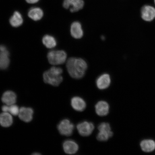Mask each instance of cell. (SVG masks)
Wrapping results in <instances>:
<instances>
[{
  "instance_id": "cell-1",
  "label": "cell",
  "mask_w": 155,
  "mask_h": 155,
  "mask_svg": "<svg viewBox=\"0 0 155 155\" xmlns=\"http://www.w3.org/2000/svg\"><path fill=\"white\" fill-rule=\"evenodd\" d=\"M66 67L68 72L71 77L80 79L84 76L88 65L86 61L82 59L73 57L67 60Z\"/></svg>"
},
{
  "instance_id": "cell-2",
  "label": "cell",
  "mask_w": 155,
  "mask_h": 155,
  "mask_svg": "<svg viewBox=\"0 0 155 155\" xmlns=\"http://www.w3.org/2000/svg\"><path fill=\"white\" fill-rule=\"evenodd\" d=\"M63 72L61 68L53 67L45 72L43 74L44 82L54 86H58L62 82Z\"/></svg>"
},
{
  "instance_id": "cell-3",
  "label": "cell",
  "mask_w": 155,
  "mask_h": 155,
  "mask_svg": "<svg viewBox=\"0 0 155 155\" xmlns=\"http://www.w3.org/2000/svg\"><path fill=\"white\" fill-rule=\"evenodd\" d=\"M47 57L48 61L51 64L59 65L66 61L67 54L63 50H53L48 53Z\"/></svg>"
},
{
  "instance_id": "cell-4",
  "label": "cell",
  "mask_w": 155,
  "mask_h": 155,
  "mask_svg": "<svg viewBox=\"0 0 155 155\" xmlns=\"http://www.w3.org/2000/svg\"><path fill=\"white\" fill-rule=\"evenodd\" d=\"M98 129L99 133L97 135V139L98 141H107L113 135L111 126L109 123L104 122L101 123L98 126Z\"/></svg>"
},
{
  "instance_id": "cell-5",
  "label": "cell",
  "mask_w": 155,
  "mask_h": 155,
  "mask_svg": "<svg viewBox=\"0 0 155 155\" xmlns=\"http://www.w3.org/2000/svg\"><path fill=\"white\" fill-rule=\"evenodd\" d=\"M58 129L61 135L69 137L72 134L74 126L69 120L65 119L60 122L58 125Z\"/></svg>"
},
{
  "instance_id": "cell-6",
  "label": "cell",
  "mask_w": 155,
  "mask_h": 155,
  "mask_svg": "<svg viewBox=\"0 0 155 155\" xmlns=\"http://www.w3.org/2000/svg\"><path fill=\"white\" fill-rule=\"evenodd\" d=\"M79 134L83 137H88L92 134L94 129V126L91 122L84 121L77 126Z\"/></svg>"
},
{
  "instance_id": "cell-7",
  "label": "cell",
  "mask_w": 155,
  "mask_h": 155,
  "mask_svg": "<svg viewBox=\"0 0 155 155\" xmlns=\"http://www.w3.org/2000/svg\"><path fill=\"white\" fill-rule=\"evenodd\" d=\"M9 53L5 46L0 45V69H5L10 63Z\"/></svg>"
},
{
  "instance_id": "cell-8",
  "label": "cell",
  "mask_w": 155,
  "mask_h": 155,
  "mask_svg": "<svg viewBox=\"0 0 155 155\" xmlns=\"http://www.w3.org/2000/svg\"><path fill=\"white\" fill-rule=\"evenodd\" d=\"M84 5L83 0H64L63 6L65 9H68L70 7L71 12H75L80 10Z\"/></svg>"
},
{
  "instance_id": "cell-9",
  "label": "cell",
  "mask_w": 155,
  "mask_h": 155,
  "mask_svg": "<svg viewBox=\"0 0 155 155\" xmlns=\"http://www.w3.org/2000/svg\"><path fill=\"white\" fill-rule=\"evenodd\" d=\"M141 17L143 20L150 22L155 18V8L150 5L144 6L141 9Z\"/></svg>"
},
{
  "instance_id": "cell-10",
  "label": "cell",
  "mask_w": 155,
  "mask_h": 155,
  "mask_svg": "<svg viewBox=\"0 0 155 155\" xmlns=\"http://www.w3.org/2000/svg\"><path fill=\"white\" fill-rule=\"evenodd\" d=\"M111 83V78L109 74L106 73L101 75L96 81V86L101 90L107 88L110 86Z\"/></svg>"
},
{
  "instance_id": "cell-11",
  "label": "cell",
  "mask_w": 155,
  "mask_h": 155,
  "mask_svg": "<svg viewBox=\"0 0 155 155\" xmlns=\"http://www.w3.org/2000/svg\"><path fill=\"white\" fill-rule=\"evenodd\" d=\"M34 111L32 108L22 107L20 108L18 116L21 120L28 123L33 119Z\"/></svg>"
},
{
  "instance_id": "cell-12",
  "label": "cell",
  "mask_w": 155,
  "mask_h": 155,
  "mask_svg": "<svg viewBox=\"0 0 155 155\" xmlns=\"http://www.w3.org/2000/svg\"><path fill=\"white\" fill-rule=\"evenodd\" d=\"M71 104L73 109L77 111H83L86 107V102L82 98L78 96L71 98Z\"/></svg>"
},
{
  "instance_id": "cell-13",
  "label": "cell",
  "mask_w": 155,
  "mask_h": 155,
  "mask_svg": "<svg viewBox=\"0 0 155 155\" xmlns=\"http://www.w3.org/2000/svg\"><path fill=\"white\" fill-rule=\"evenodd\" d=\"M63 148L66 153L74 154L76 153L79 150V146L77 143L73 140H67L64 142Z\"/></svg>"
},
{
  "instance_id": "cell-14",
  "label": "cell",
  "mask_w": 155,
  "mask_h": 155,
  "mask_svg": "<svg viewBox=\"0 0 155 155\" xmlns=\"http://www.w3.org/2000/svg\"><path fill=\"white\" fill-rule=\"evenodd\" d=\"M110 106L108 103L104 101H100L95 105L96 113L100 116L107 115L109 113Z\"/></svg>"
},
{
  "instance_id": "cell-15",
  "label": "cell",
  "mask_w": 155,
  "mask_h": 155,
  "mask_svg": "<svg viewBox=\"0 0 155 155\" xmlns=\"http://www.w3.org/2000/svg\"><path fill=\"white\" fill-rule=\"evenodd\" d=\"M71 36L75 39H80L83 35V32L81 23L75 21L71 24Z\"/></svg>"
},
{
  "instance_id": "cell-16",
  "label": "cell",
  "mask_w": 155,
  "mask_h": 155,
  "mask_svg": "<svg viewBox=\"0 0 155 155\" xmlns=\"http://www.w3.org/2000/svg\"><path fill=\"white\" fill-rule=\"evenodd\" d=\"M17 96L12 91H7L4 93L2 97V101L7 105L15 104L16 102Z\"/></svg>"
},
{
  "instance_id": "cell-17",
  "label": "cell",
  "mask_w": 155,
  "mask_h": 155,
  "mask_svg": "<svg viewBox=\"0 0 155 155\" xmlns=\"http://www.w3.org/2000/svg\"><path fill=\"white\" fill-rule=\"evenodd\" d=\"M13 119L11 114L3 112L0 114V125L4 127H8L12 125Z\"/></svg>"
},
{
  "instance_id": "cell-18",
  "label": "cell",
  "mask_w": 155,
  "mask_h": 155,
  "mask_svg": "<svg viewBox=\"0 0 155 155\" xmlns=\"http://www.w3.org/2000/svg\"><path fill=\"white\" fill-rule=\"evenodd\" d=\"M28 16L32 20L38 21L40 20L43 17V12L38 7H34L30 9L28 13Z\"/></svg>"
},
{
  "instance_id": "cell-19",
  "label": "cell",
  "mask_w": 155,
  "mask_h": 155,
  "mask_svg": "<svg viewBox=\"0 0 155 155\" xmlns=\"http://www.w3.org/2000/svg\"><path fill=\"white\" fill-rule=\"evenodd\" d=\"M141 148L145 152H151L155 150V142L152 139H145L141 141Z\"/></svg>"
},
{
  "instance_id": "cell-20",
  "label": "cell",
  "mask_w": 155,
  "mask_h": 155,
  "mask_svg": "<svg viewBox=\"0 0 155 155\" xmlns=\"http://www.w3.org/2000/svg\"><path fill=\"white\" fill-rule=\"evenodd\" d=\"M10 24L12 26L17 28L21 26L23 23L22 15L18 11H15L9 19Z\"/></svg>"
},
{
  "instance_id": "cell-21",
  "label": "cell",
  "mask_w": 155,
  "mask_h": 155,
  "mask_svg": "<svg viewBox=\"0 0 155 155\" xmlns=\"http://www.w3.org/2000/svg\"><path fill=\"white\" fill-rule=\"evenodd\" d=\"M44 45L48 48H51L55 47L57 42L55 38L49 35H46L42 40Z\"/></svg>"
},
{
  "instance_id": "cell-22",
  "label": "cell",
  "mask_w": 155,
  "mask_h": 155,
  "mask_svg": "<svg viewBox=\"0 0 155 155\" xmlns=\"http://www.w3.org/2000/svg\"><path fill=\"white\" fill-rule=\"evenodd\" d=\"M2 110L3 112H8L11 115L17 116L18 115L19 110L18 107L15 104L11 105L6 104L2 107Z\"/></svg>"
},
{
  "instance_id": "cell-23",
  "label": "cell",
  "mask_w": 155,
  "mask_h": 155,
  "mask_svg": "<svg viewBox=\"0 0 155 155\" xmlns=\"http://www.w3.org/2000/svg\"><path fill=\"white\" fill-rule=\"evenodd\" d=\"M39 0H26L27 2L30 4H34L37 3Z\"/></svg>"
},
{
  "instance_id": "cell-24",
  "label": "cell",
  "mask_w": 155,
  "mask_h": 155,
  "mask_svg": "<svg viewBox=\"0 0 155 155\" xmlns=\"http://www.w3.org/2000/svg\"><path fill=\"white\" fill-rule=\"evenodd\" d=\"M33 155H40V154L39 153H34L33 154H32Z\"/></svg>"
},
{
  "instance_id": "cell-25",
  "label": "cell",
  "mask_w": 155,
  "mask_h": 155,
  "mask_svg": "<svg viewBox=\"0 0 155 155\" xmlns=\"http://www.w3.org/2000/svg\"><path fill=\"white\" fill-rule=\"evenodd\" d=\"M101 38L102 40H104V39H105V37L104 36H102L101 37Z\"/></svg>"
},
{
  "instance_id": "cell-26",
  "label": "cell",
  "mask_w": 155,
  "mask_h": 155,
  "mask_svg": "<svg viewBox=\"0 0 155 155\" xmlns=\"http://www.w3.org/2000/svg\"><path fill=\"white\" fill-rule=\"evenodd\" d=\"M154 3H155V0H154Z\"/></svg>"
}]
</instances>
